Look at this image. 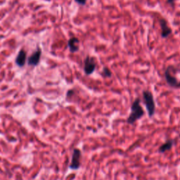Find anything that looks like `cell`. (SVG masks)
I'll list each match as a JSON object with an SVG mask.
<instances>
[{"instance_id": "cell-1", "label": "cell", "mask_w": 180, "mask_h": 180, "mask_svg": "<svg viewBox=\"0 0 180 180\" xmlns=\"http://www.w3.org/2000/svg\"><path fill=\"white\" fill-rule=\"evenodd\" d=\"M141 101L139 98H136L131 105V112L129 113V117L127 119V122L129 125H133L142 118L144 115V111L141 106Z\"/></svg>"}, {"instance_id": "cell-2", "label": "cell", "mask_w": 180, "mask_h": 180, "mask_svg": "<svg viewBox=\"0 0 180 180\" xmlns=\"http://www.w3.org/2000/svg\"><path fill=\"white\" fill-rule=\"evenodd\" d=\"M143 101L146 108L148 112V115L150 118H152L156 111V103H155L154 96L150 91L145 90L143 92Z\"/></svg>"}, {"instance_id": "cell-3", "label": "cell", "mask_w": 180, "mask_h": 180, "mask_svg": "<svg viewBox=\"0 0 180 180\" xmlns=\"http://www.w3.org/2000/svg\"><path fill=\"white\" fill-rule=\"evenodd\" d=\"M172 66H168L165 71V77L168 85L173 88L180 87V81H179L176 77L171 73V70Z\"/></svg>"}, {"instance_id": "cell-4", "label": "cell", "mask_w": 180, "mask_h": 180, "mask_svg": "<svg viewBox=\"0 0 180 180\" xmlns=\"http://www.w3.org/2000/svg\"><path fill=\"white\" fill-rule=\"evenodd\" d=\"M82 156L81 151L78 149H75L72 155L71 163L70 164V169L76 170H78L80 167V158Z\"/></svg>"}, {"instance_id": "cell-5", "label": "cell", "mask_w": 180, "mask_h": 180, "mask_svg": "<svg viewBox=\"0 0 180 180\" xmlns=\"http://www.w3.org/2000/svg\"><path fill=\"white\" fill-rule=\"evenodd\" d=\"M96 69V63L94 58L87 56L85 59V65H84V71L86 76H90L94 72Z\"/></svg>"}, {"instance_id": "cell-6", "label": "cell", "mask_w": 180, "mask_h": 180, "mask_svg": "<svg viewBox=\"0 0 180 180\" xmlns=\"http://www.w3.org/2000/svg\"><path fill=\"white\" fill-rule=\"evenodd\" d=\"M41 55H42V51L40 49H37V51L32 54L28 58V64L31 66H37L40 63Z\"/></svg>"}, {"instance_id": "cell-7", "label": "cell", "mask_w": 180, "mask_h": 180, "mask_svg": "<svg viewBox=\"0 0 180 180\" xmlns=\"http://www.w3.org/2000/svg\"><path fill=\"white\" fill-rule=\"evenodd\" d=\"M160 25L161 28V37L163 38H167L168 36H170L172 33V30L171 28L168 26V23L165 19H161L160 20Z\"/></svg>"}, {"instance_id": "cell-8", "label": "cell", "mask_w": 180, "mask_h": 180, "mask_svg": "<svg viewBox=\"0 0 180 180\" xmlns=\"http://www.w3.org/2000/svg\"><path fill=\"white\" fill-rule=\"evenodd\" d=\"M26 52L24 49H20L16 58V63L19 67H23L26 62Z\"/></svg>"}, {"instance_id": "cell-9", "label": "cell", "mask_w": 180, "mask_h": 180, "mask_svg": "<svg viewBox=\"0 0 180 180\" xmlns=\"http://www.w3.org/2000/svg\"><path fill=\"white\" fill-rule=\"evenodd\" d=\"M79 40L77 37H71L68 40V46L69 47L70 51L71 53H75L77 52L79 49Z\"/></svg>"}, {"instance_id": "cell-10", "label": "cell", "mask_w": 180, "mask_h": 180, "mask_svg": "<svg viewBox=\"0 0 180 180\" xmlns=\"http://www.w3.org/2000/svg\"><path fill=\"white\" fill-rule=\"evenodd\" d=\"M173 143H174V141L172 139L168 140L167 142H165L163 144H162L160 147H159L158 151L163 154V153H165L167 151H170V150L172 149Z\"/></svg>"}, {"instance_id": "cell-11", "label": "cell", "mask_w": 180, "mask_h": 180, "mask_svg": "<svg viewBox=\"0 0 180 180\" xmlns=\"http://www.w3.org/2000/svg\"><path fill=\"white\" fill-rule=\"evenodd\" d=\"M102 73H103L104 77H111V76H112V72H111L110 69H108V68L106 67L104 68Z\"/></svg>"}, {"instance_id": "cell-12", "label": "cell", "mask_w": 180, "mask_h": 180, "mask_svg": "<svg viewBox=\"0 0 180 180\" xmlns=\"http://www.w3.org/2000/svg\"><path fill=\"white\" fill-rule=\"evenodd\" d=\"M75 1L78 4H80V5H85L86 3V0H75Z\"/></svg>"}, {"instance_id": "cell-13", "label": "cell", "mask_w": 180, "mask_h": 180, "mask_svg": "<svg viewBox=\"0 0 180 180\" xmlns=\"http://www.w3.org/2000/svg\"><path fill=\"white\" fill-rule=\"evenodd\" d=\"M74 94V92H73V90H69L68 91V92H67V97H70V96H72V94Z\"/></svg>"}, {"instance_id": "cell-14", "label": "cell", "mask_w": 180, "mask_h": 180, "mask_svg": "<svg viewBox=\"0 0 180 180\" xmlns=\"http://www.w3.org/2000/svg\"><path fill=\"white\" fill-rule=\"evenodd\" d=\"M175 1H176V0H167V3L169 4H173Z\"/></svg>"}]
</instances>
